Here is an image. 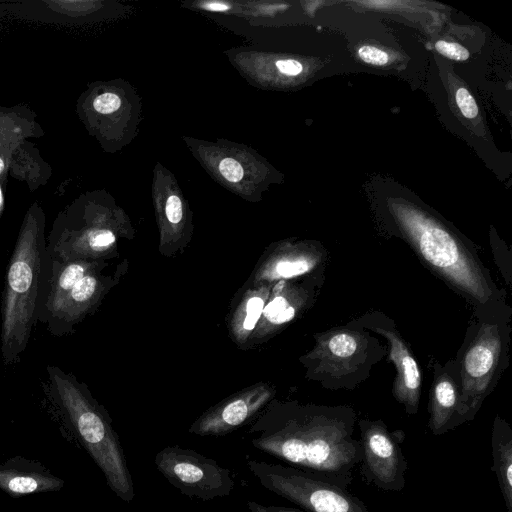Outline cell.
<instances>
[{
  "label": "cell",
  "instance_id": "cell-30",
  "mask_svg": "<svg viewBox=\"0 0 512 512\" xmlns=\"http://www.w3.org/2000/svg\"><path fill=\"white\" fill-rule=\"evenodd\" d=\"M0 413H1V411H0Z\"/></svg>",
  "mask_w": 512,
  "mask_h": 512
},
{
  "label": "cell",
  "instance_id": "cell-17",
  "mask_svg": "<svg viewBox=\"0 0 512 512\" xmlns=\"http://www.w3.org/2000/svg\"><path fill=\"white\" fill-rule=\"evenodd\" d=\"M279 294H276L275 298L263 308L262 312L264 317L272 324L286 323L294 317L296 312L295 306L286 297Z\"/></svg>",
  "mask_w": 512,
  "mask_h": 512
},
{
  "label": "cell",
  "instance_id": "cell-1",
  "mask_svg": "<svg viewBox=\"0 0 512 512\" xmlns=\"http://www.w3.org/2000/svg\"><path fill=\"white\" fill-rule=\"evenodd\" d=\"M349 409L294 408L270 411L250 430L252 445L266 454L347 489L361 461Z\"/></svg>",
  "mask_w": 512,
  "mask_h": 512
},
{
  "label": "cell",
  "instance_id": "cell-20",
  "mask_svg": "<svg viewBox=\"0 0 512 512\" xmlns=\"http://www.w3.org/2000/svg\"><path fill=\"white\" fill-rule=\"evenodd\" d=\"M456 102L462 114L472 119L478 114L477 104L472 95L465 88H459L456 92Z\"/></svg>",
  "mask_w": 512,
  "mask_h": 512
},
{
  "label": "cell",
  "instance_id": "cell-13",
  "mask_svg": "<svg viewBox=\"0 0 512 512\" xmlns=\"http://www.w3.org/2000/svg\"><path fill=\"white\" fill-rule=\"evenodd\" d=\"M362 337L349 331L329 333L316 347L313 357L320 361V369L341 376L356 368L364 356Z\"/></svg>",
  "mask_w": 512,
  "mask_h": 512
},
{
  "label": "cell",
  "instance_id": "cell-4",
  "mask_svg": "<svg viewBox=\"0 0 512 512\" xmlns=\"http://www.w3.org/2000/svg\"><path fill=\"white\" fill-rule=\"evenodd\" d=\"M403 223L417 251L452 283L477 300L484 301L490 289L477 264L460 243L433 221L412 211H402Z\"/></svg>",
  "mask_w": 512,
  "mask_h": 512
},
{
  "label": "cell",
  "instance_id": "cell-10",
  "mask_svg": "<svg viewBox=\"0 0 512 512\" xmlns=\"http://www.w3.org/2000/svg\"><path fill=\"white\" fill-rule=\"evenodd\" d=\"M268 391L253 390L207 411L189 432L199 436H223L246 423L269 399Z\"/></svg>",
  "mask_w": 512,
  "mask_h": 512
},
{
  "label": "cell",
  "instance_id": "cell-11",
  "mask_svg": "<svg viewBox=\"0 0 512 512\" xmlns=\"http://www.w3.org/2000/svg\"><path fill=\"white\" fill-rule=\"evenodd\" d=\"M64 480L45 465L23 456H13L0 464V489L13 498L59 491Z\"/></svg>",
  "mask_w": 512,
  "mask_h": 512
},
{
  "label": "cell",
  "instance_id": "cell-29",
  "mask_svg": "<svg viewBox=\"0 0 512 512\" xmlns=\"http://www.w3.org/2000/svg\"><path fill=\"white\" fill-rule=\"evenodd\" d=\"M2 203H3V194H2L1 187H0V208L2 207Z\"/></svg>",
  "mask_w": 512,
  "mask_h": 512
},
{
  "label": "cell",
  "instance_id": "cell-28",
  "mask_svg": "<svg viewBox=\"0 0 512 512\" xmlns=\"http://www.w3.org/2000/svg\"><path fill=\"white\" fill-rule=\"evenodd\" d=\"M4 169H5V164H4L3 159L0 157V175L3 173Z\"/></svg>",
  "mask_w": 512,
  "mask_h": 512
},
{
  "label": "cell",
  "instance_id": "cell-15",
  "mask_svg": "<svg viewBox=\"0 0 512 512\" xmlns=\"http://www.w3.org/2000/svg\"><path fill=\"white\" fill-rule=\"evenodd\" d=\"M458 394L452 380L440 377L433 389L430 401L429 428L433 435H441L459 425L455 416L457 414Z\"/></svg>",
  "mask_w": 512,
  "mask_h": 512
},
{
  "label": "cell",
  "instance_id": "cell-9",
  "mask_svg": "<svg viewBox=\"0 0 512 512\" xmlns=\"http://www.w3.org/2000/svg\"><path fill=\"white\" fill-rule=\"evenodd\" d=\"M99 268L74 283L48 313L44 325L51 335L63 337L74 333L76 326L96 308L108 284L99 276Z\"/></svg>",
  "mask_w": 512,
  "mask_h": 512
},
{
  "label": "cell",
  "instance_id": "cell-22",
  "mask_svg": "<svg viewBox=\"0 0 512 512\" xmlns=\"http://www.w3.org/2000/svg\"><path fill=\"white\" fill-rule=\"evenodd\" d=\"M219 171L229 182L237 183L243 178V168L232 158H225L219 163Z\"/></svg>",
  "mask_w": 512,
  "mask_h": 512
},
{
  "label": "cell",
  "instance_id": "cell-21",
  "mask_svg": "<svg viewBox=\"0 0 512 512\" xmlns=\"http://www.w3.org/2000/svg\"><path fill=\"white\" fill-rule=\"evenodd\" d=\"M435 48L443 56L456 61H464L469 57L468 50L457 43L438 41Z\"/></svg>",
  "mask_w": 512,
  "mask_h": 512
},
{
  "label": "cell",
  "instance_id": "cell-16",
  "mask_svg": "<svg viewBox=\"0 0 512 512\" xmlns=\"http://www.w3.org/2000/svg\"><path fill=\"white\" fill-rule=\"evenodd\" d=\"M318 256L313 253H300L281 258L272 270L273 277L289 278L304 274L311 270L317 263Z\"/></svg>",
  "mask_w": 512,
  "mask_h": 512
},
{
  "label": "cell",
  "instance_id": "cell-6",
  "mask_svg": "<svg viewBox=\"0 0 512 512\" xmlns=\"http://www.w3.org/2000/svg\"><path fill=\"white\" fill-rule=\"evenodd\" d=\"M154 463L173 487L192 499L226 497L235 487L229 469L189 448L166 446L155 455Z\"/></svg>",
  "mask_w": 512,
  "mask_h": 512
},
{
  "label": "cell",
  "instance_id": "cell-3",
  "mask_svg": "<svg viewBox=\"0 0 512 512\" xmlns=\"http://www.w3.org/2000/svg\"><path fill=\"white\" fill-rule=\"evenodd\" d=\"M39 383L42 405L51 418L80 441L116 496L131 503L135 496L132 475L106 410L84 383L56 365L45 367Z\"/></svg>",
  "mask_w": 512,
  "mask_h": 512
},
{
  "label": "cell",
  "instance_id": "cell-7",
  "mask_svg": "<svg viewBox=\"0 0 512 512\" xmlns=\"http://www.w3.org/2000/svg\"><path fill=\"white\" fill-rule=\"evenodd\" d=\"M360 472L368 484L384 491L400 492L405 487L408 463L401 448L404 437H396L381 420H361Z\"/></svg>",
  "mask_w": 512,
  "mask_h": 512
},
{
  "label": "cell",
  "instance_id": "cell-27",
  "mask_svg": "<svg viewBox=\"0 0 512 512\" xmlns=\"http://www.w3.org/2000/svg\"><path fill=\"white\" fill-rule=\"evenodd\" d=\"M204 8H206L208 10H213V11H223V10L228 9V6L224 3L210 2V3H205Z\"/></svg>",
  "mask_w": 512,
  "mask_h": 512
},
{
  "label": "cell",
  "instance_id": "cell-25",
  "mask_svg": "<svg viewBox=\"0 0 512 512\" xmlns=\"http://www.w3.org/2000/svg\"><path fill=\"white\" fill-rule=\"evenodd\" d=\"M247 507L250 512H304L296 508L276 505H264L251 500L247 501Z\"/></svg>",
  "mask_w": 512,
  "mask_h": 512
},
{
  "label": "cell",
  "instance_id": "cell-2",
  "mask_svg": "<svg viewBox=\"0 0 512 512\" xmlns=\"http://www.w3.org/2000/svg\"><path fill=\"white\" fill-rule=\"evenodd\" d=\"M51 275L45 215L33 204L20 226L1 292L0 354L5 367L21 362L35 327L44 323Z\"/></svg>",
  "mask_w": 512,
  "mask_h": 512
},
{
  "label": "cell",
  "instance_id": "cell-5",
  "mask_svg": "<svg viewBox=\"0 0 512 512\" xmlns=\"http://www.w3.org/2000/svg\"><path fill=\"white\" fill-rule=\"evenodd\" d=\"M247 467L267 490L306 512H370L357 496L300 469L255 459Z\"/></svg>",
  "mask_w": 512,
  "mask_h": 512
},
{
  "label": "cell",
  "instance_id": "cell-18",
  "mask_svg": "<svg viewBox=\"0 0 512 512\" xmlns=\"http://www.w3.org/2000/svg\"><path fill=\"white\" fill-rule=\"evenodd\" d=\"M264 308L262 298L255 296L248 300L246 304V316L243 321V328L247 331L252 330L260 318Z\"/></svg>",
  "mask_w": 512,
  "mask_h": 512
},
{
  "label": "cell",
  "instance_id": "cell-24",
  "mask_svg": "<svg viewBox=\"0 0 512 512\" xmlns=\"http://www.w3.org/2000/svg\"><path fill=\"white\" fill-rule=\"evenodd\" d=\"M165 213L168 221L172 224H177L182 219V203L177 195H171L167 199L165 206Z\"/></svg>",
  "mask_w": 512,
  "mask_h": 512
},
{
  "label": "cell",
  "instance_id": "cell-12",
  "mask_svg": "<svg viewBox=\"0 0 512 512\" xmlns=\"http://www.w3.org/2000/svg\"><path fill=\"white\" fill-rule=\"evenodd\" d=\"M377 331L385 336L390 343L389 357L397 371L393 386L394 396L405 406L408 414H416L421 387V374L417 362L397 334L380 328Z\"/></svg>",
  "mask_w": 512,
  "mask_h": 512
},
{
  "label": "cell",
  "instance_id": "cell-8",
  "mask_svg": "<svg viewBox=\"0 0 512 512\" xmlns=\"http://www.w3.org/2000/svg\"><path fill=\"white\" fill-rule=\"evenodd\" d=\"M500 349L497 327L482 325L463 359L462 387L457 402V414L462 422L472 419L478 410L497 367Z\"/></svg>",
  "mask_w": 512,
  "mask_h": 512
},
{
  "label": "cell",
  "instance_id": "cell-26",
  "mask_svg": "<svg viewBox=\"0 0 512 512\" xmlns=\"http://www.w3.org/2000/svg\"><path fill=\"white\" fill-rule=\"evenodd\" d=\"M278 70L288 76H295L302 72L303 66L300 62L292 59L279 60L276 62Z\"/></svg>",
  "mask_w": 512,
  "mask_h": 512
},
{
  "label": "cell",
  "instance_id": "cell-14",
  "mask_svg": "<svg viewBox=\"0 0 512 512\" xmlns=\"http://www.w3.org/2000/svg\"><path fill=\"white\" fill-rule=\"evenodd\" d=\"M491 448L495 473L508 512H512V431L508 424L495 419Z\"/></svg>",
  "mask_w": 512,
  "mask_h": 512
},
{
  "label": "cell",
  "instance_id": "cell-23",
  "mask_svg": "<svg viewBox=\"0 0 512 512\" xmlns=\"http://www.w3.org/2000/svg\"><path fill=\"white\" fill-rule=\"evenodd\" d=\"M358 54L364 62L372 65H384L389 60L387 53L373 46L360 47Z\"/></svg>",
  "mask_w": 512,
  "mask_h": 512
},
{
  "label": "cell",
  "instance_id": "cell-19",
  "mask_svg": "<svg viewBox=\"0 0 512 512\" xmlns=\"http://www.w3.org/2000/svg\"><path fill=\"white\" fill-rule=\"evenodd\" d=\"M120 104L119 96L112 92L102 93L93 100L94 109L101 114H108L118 110Z\"/></svg>",
  "mask_w": 512,
  "mask_h": 512
}]
</instances>
